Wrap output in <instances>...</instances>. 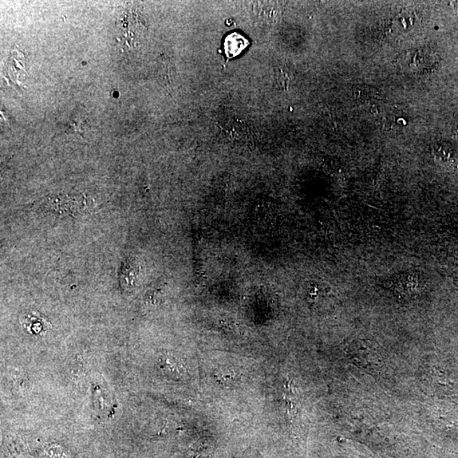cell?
Instances as JSON below:
<instances>
[{
    "mask_svg": "<svg viewBox=\"0 0 458 458\" xmlns=\"http://www.w3.org/2000/svg\"><path fill=\"white\" fill-rule=\"evenodd\" d=\"M416 20L417 17L414 13H401L394 19L393 29L399 31L412 29L414 24H415Z\"/></svg>",
    "mask_w": 458,
    "mask_h": 458,
    "instance_id": "7a4b0ae2",
    "label": "cell"
},
{
    "mask_svg": "<svg viewBox=\"0 0 458 458\" xmlns=\"http://www.w3.org/2000/svg\"><path fill=\"white\" fill-rule=\"evenodd\" d=\"M249 45V40L242 34L238 33H232L229 34L225 38L224 41V50L228 59L238 57L242 51Z\"/></svg>",
    "mask_w": 458,
    "mask_h": 458,
    "instance_id": "6da1fadb",
    "label": "cell"
}]
</instances>
